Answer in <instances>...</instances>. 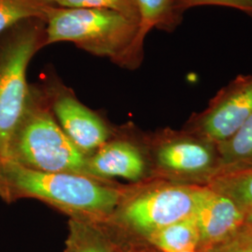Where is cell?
I'll use <instances>...</instances> for the list:
<instances>
[{
	"label": "cell",
	"mask_w": 252,
	"mask_h": 252,
	"mask_svg": "<svg viewBox=\"0 0 252 252\" xmlns=\"http://www.w3.org/2000/svg\"><path fill=\"white\" fill-rule=\"evenodd\" d=\"M207 252H252V242L237 246L218 247Z\"/></svg>",
	"instance_id": "20"
},
{
	"label": "cell",
	"mask_w": 252,
	"mask_h": 252,
	"mask_svg": "<svg viewBox=\"0 0 252 252\" xmlns=\"http://www.w3.org/2000/svg\"><path fill=\"white\" fill-rule=\"evenodd\" d=\"M207 186L234 200L244 209L252 205V165L222 172L210 180Z\"/></svg>",
	"instance_id": "14"
},
{
	"label": "cell",
	"mask_w": 252,
	"mask_h": 252,
	"mask_svg": "<svg viewBox=\"0 0 252 252\" xmlns=\"http://www.w3.org/2000/svg\"><path fill=\"white\" fill-rule=\"evenodd\" d=\"M202 186L165 180L129 189L112 218L147 237L193 216Z\"/></svg>",
	"instance_id": "5"
},
{
	"label": "cell",
	"mask_w": 252,
	"mask_h": 252,
	"mask_svg": "<svg viewBox=\"0 0 252 252\" xmlns=\"http://www.w3.org/2000/svg\"><path fill=\"white\" fill-rule=\"evenodd\" d=\"M244 217L242 224L236 233L226 242L218 247L237 246L252 242V205L244 208Z\"/></svg>",
	"instance_id": "19"
},
{
	"label": "cell",
	"mask_w": 252,
	"mask_h": 252,
	"mask_svg": "<svg viewBox=\"0 0 252 252\" xmlns=\"http://www.w3.org/2000/svg\"><path fill=\"white\" fill-rule=\"evenodd\" d=\"M139 14V44L144 48L145 39L153 30L171 33L180 24L176 17L172 0H136Z\"/></svg>",
	"instance_id": "13"
},
{
	"label": "cell",
	"mask_w": 252,
	"mask_h": 252,
	"mask_svg": "<svg viewBox=\"0 0 252 252\" xmlns=\"http://www.w3.org/2000/svg\"><path fill=\"white\" fill-rule=\"evenodd\" d=\"M198 252L197 251H193V252Z\"/></svg>",
	"instance_id": "22"
},
{
	"label": "cell",
	"mask_w": 252,
	"mask_h": 252,
	"mask_svg": "<svg viewBox=\"0 0 252 252\" xmlns=\"http://www.w3.org/2000/svg\"><path fill=\"white\" fill-rule=\"evenodd\" d=\"M148 149L153 173L172 182L207 185L220 172L217 146L184 129L167 131Z\"/></svg>",
	"instance_id": "6"
},
{
	"label": "cell",
	"mask_w": 252,
	"mask_h": 252,
	"mask_svg": "<svg viewBox=\"0 0 252 252\" xmlns=\"http://www.w3.org/2000/svg\"><path fill=\"white\" fill-rule=\"evenodd\" d=\"M7 161L36 171L89 176L88 156L58 125L42 86L31 85L27 108L9 143Z\"/></svg>",
	"instance_id": "3"
},
{
	"label": "cell",
	"mask_w": 252,
	"mask_h": 252,
	"mask_svg": "<svg viewBox=\"0 0 252 252\" xmlns=\"http://www.w3.org/2000/svg\"><path fill=\"white\" fill-rule=\"evenodd\" d=\"M193 217L200 234L199 249L206 252L236 233L242 224L244 211L234 200L203 185Z\"/></svg>",
	"instance_id": "9"
},
{
	"label": "cell",
	"mask_w": 252,
	"mask_h": 252,
	"mask_svg": "<svg viewBox=\"0 0 252 252\" xmlns=\"http://www.w3.org/2000/svg\"><path fill=\"white\" fill-rule=\"evenodd\" d=\"M45 27L41 19H28L0 35V164L8 160L10 140L27 108V68L45 47Z\"/></svg>",
	"instance_id": "4"
},
{
	"label": "cell",
	"mask_w": 252,
	"mask_h": 252,
	"mask_svg": "<svg viewBox=\"0 0 252 252\" xmlns=\"http://www.w3.org/2000/svg\"><path fill=\"white\" fill-rule=\"evenodd\" d=\"M53 0H0V35L20 22L41 19L54 7Z\"/></svg>",
	"instance_id": "15"
},
{
	"label": "cell",
	"mask_w": 252,
	"mask_h": 252,
	"mask_svg": "<svg viewBox=\"0 0 252 252\" xmlns=\"http://www.w3.org/2000/svg\"><path fill=\"white\" fill-rule=\"evenodd\" d=\"M45 46L71 42L88 54L127 69L140 66L144 48L139 24L112 10L54 6L46 13Z\"/></svg>",
	"instance_id": "2"
},
{
	"label": "cell",
	"mask_w": 252,
	"mask_h": 252,
	"mask_svg": "<svg viewBox=\"0 0 252 252\" xmlns=\"http://www.w3.org/2000/svg\"><path fill=\"white\" fill-rule=\"evenodd\" d=\"M1 180H2V177H1V173H0V183H1Z\"/></svg>",
	"instance_id": "21"
},
{
	"label": "cell",
	"mask_w": 252,
	"mask_h": 252,
	"mask_svg": "<svg viewBox=\"0 0 252 252\" xmlns=\"http://www.w3.org/2000/svg\"><path fill=\"white\" fill-rule=\"evenodd\" d=\"M147 239L162 252H193L200 245L198 227L193 216L163 227Z\"/></svg>",
	"instance_id": "11"
},
{
	"label": "cell",
	"mask_w": 252,
	"mask_h": 252,
	"mask_svg": "<svg viewBox=\"0 0 252 252\" xmlns=\"http://www.w3.org/2000/svg\"><path fill=\"white\" fill-rule=\"evenodd\" d=\"M68 250L69 252H112L90 222L80 220L71 221Z\"/></svg>",
	"instance_id": "17"
},
{
	"label": "cell",
	"mask_w": 252,
	"mask_h": 252,
	"mask_svg": "<svg viewBox=\"0 0 252 252\" xmlns=\"http://www.w3.org/2000/svg\"><path fill=\"white\" fill-rule=\"evenodd\" d=\"M42 87L55 120L81 153L89 157L108 142L110 130L106 121L81 103L70 88L56 77Z\"/></svg>",
	"instance_id": "8"
},
{
	"label": "cell",
	"mask_w": 252,
	"mask_h": 252,
	"mask_svg": "<svg viewBox=\"0 0 252 252\" xmlns=\"http://www.w3.org/2000/svg\"><path fill=\"white\" fill-rule=\"evenodd\" d=\"M0 197L6 202L38 199L88 222L112 218L129 191L86 175L36 171L10 161L0 164Z\"/></svg>",
	"instance_id": "1"
},
{
	"label": "cell",
	"mask_w": 252,
	"mask_h": 252,
	"mask_svg": "<svg viewBox=\"0 0 252 252\" xmlns=\"http://www.w3.org/2000/svg\"><path fill=\"white\" fill-rule=\"evenodd\" d=\"M152 172L149 152L128 140H108L88 157V175L99 180L122 178L140 182Z\"/></svg>",
	"instance_id": "10"
},
{
	"label": "cell",
	"mask_w": 252,
	"mask_h": 252,
	"mask_svg": "<svg viewBox=\"0 0 252 252\" xmlns=\"http://www.w3.org/2000/svg\"><path fill=\"white\" fill-rule=\"evenodd\" d=\"M176 17L182 22L184 13L192 8L202 6H220L237 9L252 19V0H172Z\"/></svg>",
	"instance_id": "18"
},
{
	"label": "cell",
	"mask_w": 252,
	"mask_h": 252,
	"mask_svg": "<svg viewBox=\"0 0 252 252\" xmlns=\"http://www.w3.org/2000/svg\"><path fill=\"white\" fill-rule=\"evenodd\" d=\"M252 115V74L240 75L221 88L207 108L194 113L186 130L218 145L230 138Z\"/></svg>",
	"instance_id": "7"
},
{
	"label": "cell",
	"mask_w": 252,
	"mask_h": 252,
	"mask_svg": "<svg viewBox=\"0 0 252 252\" xmlns=\"http://www.w3.org/2000/svg\"><path fill=\"white\" fill-rule=\"evenodd\" d=\"M220 173L252 165V115L225 141L216 145Z\"/></svg>",
	"instance_id": "12"
},
{
	"label": "cell",
	"mask_w": 252,
	"mask_h": 252,
	"mask_svg": "<svg viewBox=\"0 0 252 252\" xmlns=\"http://www.w3.org/2000/svg\"><path fill=\"white\" fill-rule=\"evenodd\" d=\"M54 5L69 9L112 10L139 24L140 14L136 0H53Z\"/></svg>",
	"instance_id": "16"
}]
</instances>
